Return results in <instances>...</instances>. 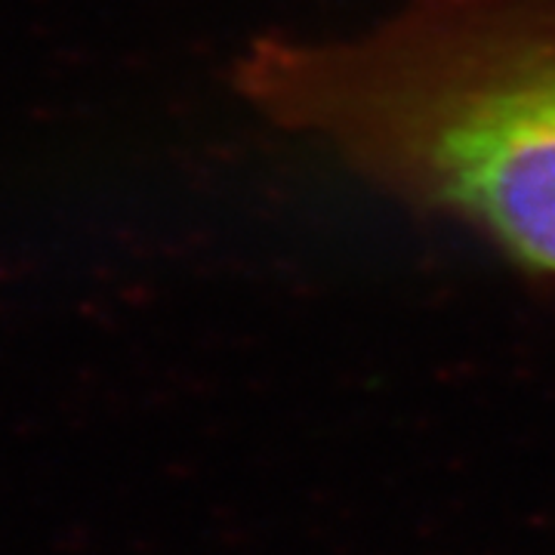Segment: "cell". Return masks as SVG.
<instances>
[{"instance_id": "1", "label": "cell", "mask_w": 555, "mask_h": 555, "mask_svg": "<svg viewBox=\"0 0 555 555\" xmlns=\"http://www.w3.org/2000/svg\"><path fill=\"white\" fill-rule=\"evenodd\" d=\"M244 100L555 284V0H408L356 38H259Z\"/></svg>"}]
</instances>
